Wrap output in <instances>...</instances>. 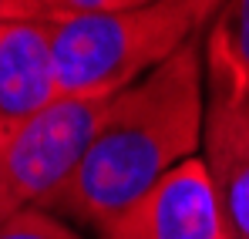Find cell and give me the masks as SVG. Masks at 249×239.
<instances>
[{
  "label": "cell",
  "mask_w": 249,
  "mask_h": 239,
  "mask_svg": "<svg viewBox=\"0 0 249 239\" xmlns=\"http://www.w3.org/2000/svg\"><path fill=\"white\" fill-rule=\"evenodd\" d=\"M206 131L202 34L105 101L88 148L44 202L64 222L105 233L175 165L199 155Z\"/></svg>",
  "instance_id": "6da1fadb"
},
{
  "label": "cell",
  "mask_w": 249,
  "mask_h": 239,
  "mask_svg": "<svg viewBox=\"0 0 249 239\" xmlns=\"http://www.w3.org/2000/svg\"><path fill=\"white\" fill-rule=\"evenodd\" d=\"M57 94L108 101L206 34L196 0H152L131 10L57 14L47 20Z\"/></svg>",
  "instance_id": "7a4b0ae2"
},
{
  "label": "cell",
  "mask_w": 249,
  "mask_h": 239,
  "mask_svg": "<svg viewBox=\"0 0 249 239\" xmlns=\"http://www.w3.org/2000/svg\"><path fill=\"white\" fill-rule=\"evenodd\" d=\"M105 239H232L202 155L162 175L101 233Z\"/></svg>",
  "instance_id": "3957f363"
},
{
  "label": "cell",
  "mask_w": 249,
  "mask_h": 239,
  "mask_svg": "<svg viewBox=\"0 0 249 239\" xmlns=\"http://www.w3.org/2000/svg\"><path fill=\"white\" fill-rule=\"evenodd\" d=\"M202 159L219 192L229 236L249 239V101L212 81H206Z\"/></svg>",
  "instance_id": "277c9868"
},
{
  "label": "cell",
  "mask_w": 249,
  "mask_h": 239,
  "mask_svg": "<svg viewBox=\"0 0 249 239\" xmlns=\"http://www.w3.org/2000/svg\"><path fill=\"white\" fill-rule=\"evenodd\" d=\"M54 101L61 94L47 20L0 24V145Z\"/></svg>",
  "instance_id": "5b68a950"
},
{
  "label": "cell",
  "mask_w": 249,
  "mask_h": 239,
  "mask_svg": "<svg viewBox=\"0 0 249 239\" xmlns=\"http://www.w3.org/2000/svg\"><path fill=\"white\" fill-rule=\"evenodd\" d=\"M206 81L249 101V0H226L202 34Z\"/></svg>",
  "instance_id": "8992f818"
},
{
  "label": "cell",
  "mask_w": 249,
  "mask_h": 239,
  "mask_svg": "<svg viewBox=\"0 0 249 239\" xmlns=\"http://www.w3.org/2000/svg\"><path fill=\"white\" fill-rule=\"evenodd\" d=\"M0 239H84L74 226L57 219L47 209H20L17 216L0 222Z\"/></svg>",
  "instance_id": "52a82bcc"
},
{
  "label": "cell",
  "mask_w": 249,
  "mask_h": 239,
  "mask_svg": "<svg viewBox=\"0 0 249 239\" xmlns=\"http://www.w3.org/2000/svg\"><path fill=\"white\" fill-rule=\"evenodd\" d=\"M47 10L57 14H105V10H131V7H145L152 0H44Z\"/></svg>",
  "instance_id": "ba28073f"
},
{
  "label": "cell",
  "mask_w": 249,
  "mask_h": 239,
  "mask_svg": "<svg viewBox=\"0 0 249 239\" xmlns=\"http://www.w3.org/2000/svg\"><path fill=\"white\" fill-rule=\"evenodd\" d=\"M44 0H0V24H20V20H51Z\"/></svg>",
  "instance_id": "9c48e42d"
},
{
  "label": "cell",
  "mask_w": 249,
  "mask_h": 239,
  "mask_svg": "<svg viewBox=\"0 0 249 239\" xmlns=\"http://www.w3.org/2000/svg\"><path fill=\"white\" fill-rule=\"evenodd\" d=\"M226 0H196V7H199V14H202V20H206V27L212 24V17L219 14V7H222Z\"/></svg>",
  "instance_id": "30bf717a"
}]
</instances>
